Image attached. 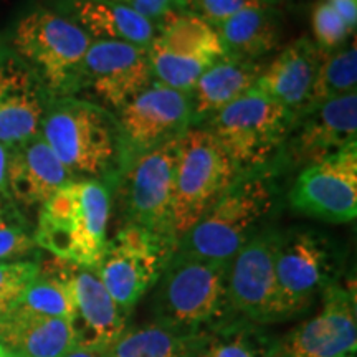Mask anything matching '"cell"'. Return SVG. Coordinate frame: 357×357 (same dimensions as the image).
<instances>
[{"mask_svg": "<svg viewBox=\"0 0 357 357\" xmlns=\"http://www.w3.org/2000/svg\"><path fill=\"white\" fill-rule=\"evenodd\" d=\"M40 134L77 178L116 182L126 162L118 116L96 102L48 98Z\"/></svg>", "mask_w": 357, "mask_h": 357, "instance_id": "1", "label": "cell"}, {"mask_svg": "<svg viewBox=\"0 0 357 357\" xmlns=\"http://www.w3.org/2000/svg\"><path fill=\"white\" fill-rule=\"evenodd\" d=\"M111 184L75 178L40 205L35 245L53 257L95 270L108 243Z\"/></svg>", "mask_w": 357, "mask_h": 357, "instance_id": "2", "label": "cell"}, {"mask_svg": "<svg viewBox=\"0 0 357 357\" xmlns=\"http://www.w3.org/2000/svg\"><path fill=\"white\" fill-rule=\"evenodd\" d=\"M271 171L242 172L231 187L178 240V255L199 260L230 263L240 248L257 234V225L275 202Z\"/></svg>", "mask_w": 357, "mask_h": 357, "instance_id": "3", "label": "cell"}, {"mask_svg": "<svg viewBox=\"0 0 357 357\" xmlns=\"http://www.w3.org/2000/svg\"><path fill=\"white\" fill-rule=\"evenodd\" d=\"M227 268L229 263L174 253L155 283L154 323L195 339L230 319L234 312L227 298Z\"/></svg>", "mask_w": 357, "mask_h": 357, "instance_id": "4", "label": "cell"}, {"mask_svg": "<svg viewBox=\"0 0 357 357\" xmlns=\"http://www.w3.org/2000/svg\"><path fill=\"white\" fill-rule=\"evenodd\" d=\"M89 35L70 17L50 8H33L22 15L12 45L26 68L50 98L73 96L83 88L84 56Z\"/></svg>", "mask_w": 357, "mask_h": 357, "instance_id": "5", "label": "cell"}, {"mask_svg": "<svg viewBox=\"0 0 357 357\" xmlns=\"http://www.w3.org/2000/svg\"><path fill=\"white\" fill-rule=\"evenodd\" d=\"M242 169L204 126H192L181 137L172 231L176 245L204 213L230 189Z\"/></svg>", "mask_w": 357, "mask_h": 357, "instance_id": "6", "label": "cell"}, {"mask_svg": "<svg viewBox=\"0 0 357 357\" xmlns=\"http://www.w3.org/2000/svg\"><path fill=\"white\" fill-rule=\"evenodd\" d=\"M293 121L291 111L252 89L202 126L217 137L242 172H247L273 166Z\"/></svg>", "mask_w": 357, "mask_h": 357, "instance_id": "7", "label": "cell"}, {"mask_svg": "<svg viewBox=\"0 0 357 357\" xmlns=\"http://www.w3.org/2000/svg\"><path fill=\"white\" fill-rule=\"evenodd\" d=\"M181 137L129 158L116 181L121 190L126 215L124 225H137L149 230L174 243V247L172 205L181 159Z\"/></svg>", "mask_w": 357, "mask_h": 357, "instance_id": "8", "label": "cell"}, {"mask_svg": "<svg viewBox=\"0 0 357 357\" xmlns=\"http://www.w3.org/2000/svg\"><path fill=\"white\" fill-rule=\"evenodd\" d=\"M176 252L174 243L137 225H123L106 243L95 271L124 314L155 287Z\"/></svg>", "mask_w": 357, "mask_h": 357, "instance_id": "9", "label": "cell"}, {"mask_svg": "<svg viewBox=\"0 0 357 357\" xmlns=\"http://www.w3.org/2000/svg\"><path fill=\"white\" fill-rule=\"evenodd\" d=\"M336 265V252L326 235L316 230L280 231L275 257L278 321L306 311L337 281Z\"/></svg>", "mask_w": 357, "mask_h": 357, "instance_id": "10", "label": "cell"}, {"mask_svg": "<svg viewBox=\"0 0 357 357\" xmlns=\"http://www.w3.org/2000/svg\"><path fill=\"white\" fill-rule=\"evenodd\" d=\"M294 212L329 223L357 215V142L298 174L288 192Z\"/></svg>", "mask_w": 357, "mask_h": 357, "instance_id": "11", "label": "cell"}, {"mask_svg": "<svg viewBox=\"0 0 357 357\" xmlns=\"http://www.w3.org/2000/svg\"><path fill=\"white\" fill-rule=\"evenodd\" d=\"M280 231L265 230L252 236L227 268V298L236 318L255 324L278 321L275 257Z\"/></svg>", "mask_w": 357, "mask_h": 357, "instance_id": "12", "label": "cell"}, {"mask_svg": "<svg viewBox=\"0 0 357 357\" xmlns=\"http://www.w3.org/2000/svg\"><path fill=\"white\" fill-rule=\"evenodd\" d=\"M352 142H357V91L300 111L278 159L305 169Z\"/></svg>", "mask_w": 357, "mask_h": 357, "instance_id": "13", "label": "cell"}, {"mask_svg": "<svg viewBox=\"0 0 357 357\" xmlns=\"http://www.w3.org/2000/svg\"><path fill=\"white\" fill-rule=\"evenodd\" d=\"M318 314L276 341L275 357H346L357 347L356 291L337 281L324 289Z\"/></svg>", "mask_w": 357, "mask_h": 357, "instance_id": "14", "label": "cell"}, {"mask_svg": "<svg viewBox=\"0 0 357 357\" xmlns=\"http://www.w3.org/2000/svg\"><path fill=\"white\" fill-rule=\"evenodd\" d=\"M118 121L128 160L142 151L181 137L192 128L190 96L153 82L118 111Z\"/></svg>", "mask_w": 357, "mask_h": 357, "instance_id": "15", "label": "cell"}, {"mask_svg": "<svg viewBox=\"0 0 357 357\" xmlns=\"http://www.w3.org/2000/svg\"><path fill=\"white\" fill-rule=\"evenodd\" d=\"M154 82L147 48L116 40H91L84 56L83 88L121 111Z\"/></svg>", "mask_w": 357, "mask_h": 357, "instance_id": "16", "label": "cell"}, {"mask_svg": "<svg viewBox=\"0 0 357 357\" xmlns=\"http://www.w3.org/2000/svg\"><path fill=\"white\" fill-rule=\"evenodd\" d=\"M71 291L70 326L75 346L106 351L126 329L128 316L119 310L96 271L68 261Z\"/></svg>", "mask_w": 357, "mask_h": 357, "instance_id": "17", "label": "cell"}, {"mask_svg": "<svg viewBox=\"0 0 357 357\" xmlns=\"http://www.w3.org/2000/svg\"><path fill=\"white\" fill-rule=\"evenodd\" d=\"M48 98L22 61L0 60V144L19 146L38 134Z\"/></svg>", "mask_w": 357, "mask_h": 357, "instance_id": "18", "label": "cell"}, {"mask_svg": "<svg viewBox=\"0 0 357 357\" xmlns=\"http://www.w3.org/2000/svg\"><path fill=\"white\" fill-rule=\"evenodd\" d=\"M75 178L40 132L19 146L8 147V195L24 207L45 204Z\"/></svg>", "mask_w": 357, "mask_h": 357, "instance_id": "19", "label": "cell"}, {"mask_svg": "<svg viewBox=\"0 0 357 357\" xmlns=\"http://www.w3.org/2000/svg\"><path fill=\"white\" fill-rule=\"evenodd\" d=\"M323 58L311 38L293 40L261 70L253 89L296 116L306 108Z\"/></svg>", "mask_w": 357, "mask_h": 357, "instance_id": "20", "label": "cell"}, {"mask_svg": "<svg viewBox=\"0 0 357 357\" xmlns=\"http://www.w3.org/2000/svg\"><path fill=\"white\" fill-rule=\"evenodd\" d=\"M265 65L258 61L222 56L204 71L189 93L192 126H202L218 111L250 93Z\"/></svg>", "mask_w": 357, "mask_h": 357, "instance_id": "21", "label": "cell"}, {"mask_svg": "<svg viewBox=\"0 0 357 357\" xmlns=\"http://www.w3.org/2000/svg\"><path fill=\"white\" fill-rule=\"evenodd\" d=\"M65 12L91 40H116L149 48L155 25L116 0H65Z\"/></svg>", "mask_w": 357, "mask_h": 357, "instance_id": "22", "label": "cell"}, {"mask_svg": "<svg viewBox=\"0 0 357 357\" xmlns=\"http://www.w3.org/2000/svg\"><path fill=\"white\" fill-rule=\"evenodd\" d=\"M0 344L17 357H65L75 347L70 321L12 307L0 318Z\"/></svg>", "mask_w": 357, "mask_h": 357, "instance_id": "23", "label": "cell"}, {"mask_svg": "<svg viewBox=\"0 0 357 357\" xmlns=\"http://www.w3.org/2000/svg\"><path fill=\"white\" fill-rule=\"evenodd\" d=\"M147 50L166 53L177 60H204L211 63L225 56L215 26L195 13L177 8L155 24V38Z\"/></svg>", "mask_w": 357, "mask_h": 357, "instance_id": "24", "label": "cell"}, {"mask_svg": "<svg viewBox=\"0 0 357 357\" xmlns=\"http://www.w3.org/2000/svg\"><path fill=\"white\" fill-rule=\"evenodd\" d=\"M227 56L260 61L280 45L281 17L273 6L250 7L217 26Z\"/></svg>", "mask_w": 357, "mask_h": 357, "instance_id": "25", "label": "cell"}, {"mask_svg": "<svg viewBox=\"0 0 357 357\" xmlns=\"http://www.w3.org/2000/svg\"><path fill=\"white\" fill-rule=\"evenodd\" d=\"M194 341V357H275L276 339L261 324L231 316Z\"/></svg>", "mask_w": 357, "mask_h": 357, "instance_id": "26", "label": "cell"}, {"mask_svg": "<svg viewBox=\"0 0 357 357\" xmlns=\"http://www.w3.org/2000/svg\"><path fill=\"white\" fill-rule=\"evenodd\" d=\"M106 357H194V341L158 323L124 329Z\"/></svg>", "mask_w": 357, "mask_h": 357, "instance_id": "27", "label": "cell"}, {"mask_svg": "<svg viewBox=\"0 0 357 357\" xmlns=\"http://www.w3.org/2000/svg\"><path fill=\"white\" fill-rule=\"evenodd\" d=\"M357 84V48L352 42L351 47L339 48L324 55L318 75L312 83L307 106L321 105L334 98L356 93Z\"/></svg>", "mask_w": 357, "mask_h": 357, "instance_id": "28", "label": "cell"}, {"mask_svg": "<svg viewBox=\"0 0 357 357\" xmlns=\"http://www.w3.org/2000/svg\"><path fill=\"white\" fill-rule=\"evenodd\" d=\"M311 25L314 35L312 42L324 55L339 50L351 35H354V30L349 29L344 19L326 0H319L312 8Z\"/></svg>", "mask_w": 357, "mask_h": 357, "instance_id": "29", "label": "cell"}, {"mask_svg": "<svg viewBox=\"0 0 357 357\" xmlns=\"http://www.w3.org/2000/svg\"><path fill=\"white\" fill-rule=\"evenodd\" d=\"M37 271L38 263L35 261L0 263V318L15 306Z\"/></svg>", "mask_w": 357, "mask_h": 357, "instance_id": "30", "label": "cell"}, {"mask_svg": "<svg viewBox=\"0 0 357 357\" xmlns=\"http://www.w3.org/2000/svg\"><path fill=\"white\" fill-rule=\"evenodd\" d=\"M263 3H266L265 0H176V8L195 13L217 29L235 13Z\"/></svg>", "mask_w": 357, "mask_h": 357, "instance_id": "31", "label": "cell"}, {"mask_svg": "<svg viewBox=\"0 0 357 357\" xmlns=\"http://www.w3.org/2000/svg\"><path fill=\"white\" fill-rule=\"evenodd\" d=\"M35 240L22 227L0 225V263L22 261L20 258L33 252Z\"/></svg>", "mask_w": 357, "mask_h": 357, "instance_id": "32", "label": "cell"}, {"mask_svg": "<svg viewBox=\"0 0 357 357\" xmlns=\"http://www.w3.org/2000/svg\"><path fill=\"white\" fill-rule=\"evenodd\" d=\"M128 6L155 25L169 12L176 10V0H129Z\"/></svg>", "mask_w": 357, "mask_h": 357, "instance_id": "33", "label": "cell"}, {"mask_svg": "<svg viewBox=\"0 0 357 357\" xmlns=\"http://www.w3.org/2000/svg\"><path fill=\"white\" fill-rule=\"evenodd\" d=\"M326 2L344 19L351 30L356 32L357 25V0H326Z\"/></svg>", "mask_w": 357, "mask_h": 357, "instance_id": "34", "label": "cell"}, {"mask_svg": "<svg viewBox=\"0 0 357 357\" xmlns=\"http://www.w3.org/2000/svg\"><path fill=\"white\" fill-rule=\"evenodd\" d=\"M7 162H8V147L0 144V195H6V197H8Z\"/></svg>", "mask_w": 357, "mask_h": 357, "instance_id": "35", "label": "cell"}, {"mask_svg": "<svg viewBox=\"0 0 357 357\" xmlns=\"http://www.w3.org/2000/svg\"><path fill=\"white\" fill-rule=\"evenodd\" d=\"M65 357H106V351L89 349V347L75 346Z\"/></svg>", "mask_w": 357, "mask_h": 357, "instance_id": "36", "label": "cell"}, {"mask_svg": "<svg viewBox=\"0 0 357 357\" xmlns=\"http://www.w3.org/2000/svg\"><path fill=\"white\" fill-rule=\"evenodd\" d=\"M0 357H17L15 354H12L10 351L6 349L2 344H0Z\"/></svg>", "mask_w": 357, "mask_h": 357, "instance_id": "37", "label": "cell"}, {"mask_svg": "<svg viewBox=\"0 0 357 357\" xmlns=\"http://www.w3.org/2000/svg\"><path fill=\"white\" fill-rule=\"evenodd\" d=\"M6 222V215H3V207H2V202H0V225Z\"/></svg>", "mask_w": 357, "mask_h": 357, "instance_id": "38", "label": "cell"}, {"mask_svg": "<svg viewBox=\"0 0 357 357\" xmlns=\"http://www.w3.org/2000/svg\"><path fill=\"white\" fill-rule=\"evenodd\" d=\"M116 2H121V3H126V6H128V3H129V0H116Z\"/></svg>", "mask_w": 357, "mask_h": 357, "instance_id": "39", "label": "cell"}, {"mask_svg": "<svg viewBox=\"0 0 357 357\" xmlns=\"http://www.w3.org/2000/svg\"><path fill=\"white\" fill-rule=\"evenodd\" d=\"M265 2H266V3H270V6H271V3H273L275 0H265Z\"/></svg>", "mask_w": 357, "mask_h": 357, "instance_id": "40", "label": "cell"}, {"mask_svg": "<svg viewBox=\"0 0 357 357\" xmlns=\"http://www.w3.org/2000/svg\"><path fill=\"white\" fill-rule=\"evenodd\" d=\"M288 2H301V0H288Z\"/></svg>", "mask_w": 357, "mask_h": 357, "instance_id": "41", "label": "cell"}, {"mask_svg": "<svg viewBox=\"0 0 357 357\" xmlns=\"http://www.w3.org/2000/svg\"><path fill=\"white\" fill-rule=\"evenodd\" d=\"M346 357H354V356H346Z\"/></svg>", "mask_w": 357, "mask_h": 357, "instance_id": "42", "label": "cell"}]
</instances>
